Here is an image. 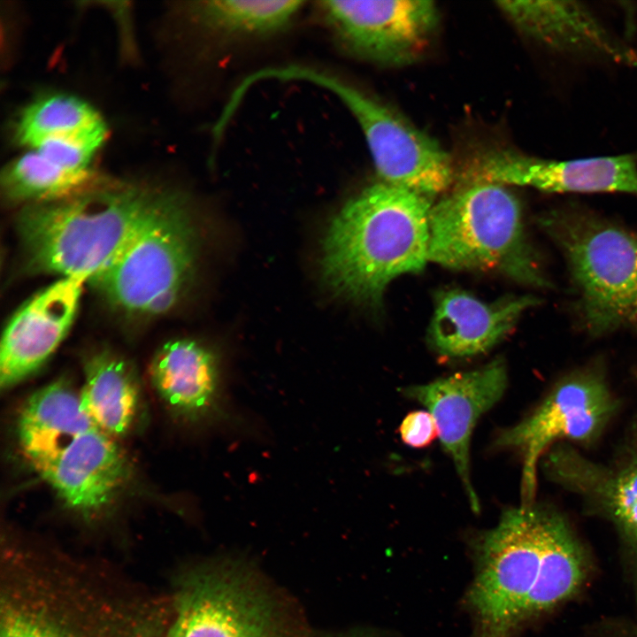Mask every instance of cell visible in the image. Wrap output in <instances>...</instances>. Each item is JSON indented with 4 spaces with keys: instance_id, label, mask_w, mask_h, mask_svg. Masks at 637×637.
Wrapping results in <instances>:
<instances>
[{
    "instance_id": "obj_5",
    "label": "cell",
    "mask_w": 637,
    "mask_h": 637,
    "mask_svg": "<svg viewBox=\"0 0 637 637\" xmlns=\"http://www.w3.org/2000/svg\"><path fill=\"white\" fill-rule=\"evenodd\" d=\"M428 261L454 270L496 271L548 288L525 232L518 198L502 184L471 181L432 205Z\"/></svg>"
},
{
    "instance_id": "obj_25",
    "label": "cell",
    "mask_w": 637,
    "mask_h": 637,
    "mask_svg": "<svg viewBox=\"0 0 637 637\" xmlns=\"http://www.w3.org/2000/svg\"><path fill=\"white\" fill-rule=\"evenodd\" d=\"M399 433L403 441L412 448L428 446L439 436L436 421L429 411H415L403 419Z\"/></svg>"
},
{
    "instance_id": "obj_4",
    "label": "cell",
    "mask_w": 637,
    "mask_h": 637,
    "mask_svg": "<svg viewBox=\"0 0 637 637\" xmlns=\"http://www.w3.org/2000/svg\"><path fill=\"white\" fill-rule=\"evenodd\" d=\"M166 191L97 178L71 196L28 204L17 221L28 268L90 280L126 247Z\"/></svg>"
},
{
    "instance_id": "obj_6",
    "label": "cell",
    "mask_w": 637,
    "mask_h": 637,
    "mask_svg": "<svg viewBox=\"0 0 637 637\" xmlns=\"http://www.w3.org/2000/svg\"><path fill=\"white\" fill-rule=\"evenodd\" d=\"M541 226L564 256L584 328H637V233L579 206L546 212Z\"/></svg>"
},
{
    "instance_id": "obj_26",
    "label": "cell",
    "mask_w": 637,
    "mask_h": 637,
    "mask_svg": "<svg viewBox=\"0 0 637 637\" xmlns=\"http://www.w3.org/2000/svg\"><path fill=\"white\" fill-rule=\"evenodd\" d=\"M626 631H624L621 633H618V635H613L612 637H637V627L635 628H627Z\"/></svg>"
},
{
    "instance_id": "obj_1",
    "label": "cell",
    "mask_w": 637,
    "mask_h": 637,
    "mask_svg": "<svg viewBox=\"0 0 637 637\" xmlns=\"http://www.w3.org/2000/svg\"><path fill=\"white\" fill-rule=\"evenodd\" d=\"M471 548L474 576L464 602L474 637H515L526 623L572 599L589 573L572 526L545 504L504 510Z\"/></svg>"
},
{
    "instance_id": "obj_14",
    "label": "cell",
    "mask_w": 637,
    "mask_h": 637,
    "mask_svg": "<svg viewBox=\"0 0 637 637\" xmlns=\"http://www.w3.org/2000/svg\"><path fill=\"white\" fill-rule=\"evenodd\" d=\"M85 282L79 278H59L13 314L1 342L2 388L34 372L54 353L75 318Z\"/></svg>"
},
{
    "instance_id": "obj_20",
    "label": "cell",
    "mask_w": 637,
    "mask_h": 637,
    "mask_svg": "<svg viewBox=\"0 0 637 637\" xmlns=\"http://www.w3.org/2000/svg\"><path fill=\"white\" fill-rule=\"evenodd\" d=\"M95 426L84 410L80 392L64 380L35 392L17 419L22 455L36 472L72 439Z\"/></svg>"
},
{
    "instance_id": "obj_9",
    "label": "cell",
    "mask_w": 637,
    "mask_h": 637,
    "mask_svg": "<svg viewBox=\"0 0 637 637\" xmlns=\"http://www.w3.org/2000/svg\"><path fill=\"white\" fill-rule=\"evenodd\" d=\"M618 406L602 365L593 364L562 378L528 416L498 434L494 446L522 459L520 505L534 503L538 463L551 446L563 440L594 441Z\"/></svg>"
},
{
    "instance_id": "obj_10",
    "label": "cell",
    "mask_w": 637,
    "mask_h": 637,
    "mask_svg": "<svg viewBox=\"0 0 637 637\" xmlns=\"http://www.w3.org/2000/svg\"><path fill=\"white\" fill-rule=\"evenodd\" d=\"M318 5L344 49L388 66H403L417 60L440 17L435 3L428 0H333Z\"/></svg>"
},
{
    "instance_id": "obj_3",
    "label": "cell",
    "mask_w": 637,
    "mask_h": 637,
    "mask_svg": "<svg viewBox=\"0 0 637 637\" xmlns=\"http://www.w3.org/2000/svg\"><path fill=\"white\" fill-rule=\"evenodd\" d=\"M430 198L383 181L350 199L323 243L322 276L337 295L376 308L389 283L428 262Z\"/></svg>"
},
{
    "instance_id": "obj_2",
    "label": "cell",
    "mask_w": 637,
    "mask_h": 637,
    "mask_svg": "<svg viewBox=\"0 0 637 637\" xmlns=\"http://www.w3.org/2000/svg\"><path fill=\"white\" fill-rule=\"evenodd\" d=\"M104 573L76 559L7 550L0 637H161L173 602Z\"/></svg>"
},
{
    "instance_id": "obj_19",
    "label": "cell",
    "mask_w": 637,
    "mask_h": 637,
    "mask_svg": "<svg viewBox=\"0 0 637 637\" xmlns=\"http://www.w3.org/2000/svg\"><path fill=\"white\" fill-rule=\"evenodd\" d=\"M154 387L178 413L200 419L219 412V375L215 355L189 339L166 342L150 367Z\"/></svg>"
},
{
    "instance_id": "obj_21",
    "label": "cell",
    "mask_w": 637,
    "mask_h": 637,
    "mask_svg": "<svg viewBox=\"0 0 637 637\" xmlns=\"http://www.w3.org/2000/svg\"><path fill=\"white\" fill-rule=\"evenodd\" d=\"M107 128L98 112L79 98L63 94L43 96L19 114L16 142L35 150L46 142H76L99 149Z\"/></svg>"
},
{
    "instance_id": "obj_17",
    "label": "cell",
    "mask_w": 637,
    "mask_h": 637,
    "mask_svg": "<svg viewBox=\"0 0 637 637\" xmlns=\"http://www.w3.org/2000/svg\"><path fill=\"white\" fill-rule=\"evenodd\" d=\"M525 36L558 53L637 65V50L617 38L586 6L573 1H499Z\"/></svg>"
},
{
    "instance_id": "obj_18",
    "label": "cell",
    "mask_w": 637,
    "mask_h": 637,
    "mask_svg": "<svg viewBox=\"0 0 637 637\" xmlns=\"http://www.w3.org/2000/svg\"><path fill=\"white\" fill-rule=\"evenodd\" d=\"M538 303L532 295L485 303L462 290L442 291L436 297L428 329L429 342L437 353L447 357L486 352L514 328L526 311Z\"/></svg>"
},
{
    "instance_id": "obj_7",
    "label": "cell",
    "mask_w": 637,
    "mask_h": 637,
    "mask_svg": "<svg viewBox=\"0 0 637 637\" xmlns=\"http://www.w3.org/2000/svg\"><path fill=\"white\" fill-rule=\"evenodd\" d=\"M196 241L186 198L167 189L135 235L90 281L121 311L163 314L175 305L191 279Z\"/></svg>"
},
{
    "instance_id": "obj_8",
    "label": "cell",
    "mask_w": 637,
    "mask_h": 637,
    "mask_svg": "<svg viewBox=\"0 0 637 637\" xmlns=\"http://www.w3.org/2000/svg\"><path fill=\"white\" fill-rule=\"evenodd\" d=\"M265 76L306 81L336 95L357 121L381 181L428 198L451 185L454 170L449 154L380 100L333 74L306 66L269 67Z\"/></svg>"
},
{
    "instance_id": "obj_12",
    "label": "cell",
    "mask_w": 637,
    "mask_h": 637,
    "mask_svg": "<svg viewBox=\"0 0 637 637\" xmlns=\"http://www.w3.org/2000/svg\"><path fill=\"white\" fill-rule=\"evenodd\" d=\"M507 382L506 365L499 358L472 371L403 389L405 396L422 403L434 418L442 447L453 460L475 512L480 510V501L471 480L472 434L480 417L501 399Z\"/></svg>"
},
{
    "instance_id": "obj_22",
    "label": "cell",
    "mask_w": 637,
    "mask_h": 637,
    "mask_svg": "<svg viewBox=\"0 0 637 637\" xmlns=\"http://www.w3.org/2000/svg\"><path fill=\"white\" fill-rule=\"evenodd\" d=\"M80 397L93 423L108 435L119 437L131 428L139 392L131 369L120 357L108 352L89 357Z\"/></svg>"
},
{
    "instance_id": "obj_16",
    "label": "cell",
    "mask_w": 637,
    "mask_h": 637,
    "mask_svg": "<svg viewBox=\"0 0 637 637\" xmlns=\"http://www.w3.org/2000/svg\"><path fill=\"white\" fill-rule=\"evenodd\" d=\"M542 463L552 481L614 524L624 543L637 554V451L606 465L561 442L546 452Z\"/></svg>"
},
{
    "instance_id": "obj_13",
    "label": "cell",
    "mask_w": 637,
    "mask_h": 637,
    "mask_svg": "<svg viewBox=\"0 0 637 637\" xmlns=\"http://www.w3.org/2000/svg\"><path fill=\"white\" fill-rule=\"evenodd\" d=\"M471 181L526 186L551 193H626L637 196V154L548 159L512 150L482 155Z\"/></svg>"
},
{
    "instance_id": "obj_11",
    "label": "cell",
    "mask_w": 637,
    "mask_h": 637,
    "mask_svg": "<svg viewBox=\"0 0 637 637\" xmlns=\"http://www.w3.org/2000/svg\"><path fill=\"white\" fill-rule=\"evenodd\" d=\"M173 604L165 637H280L269 601L241 574L191 573Z\"/></svg>"
},
{
    "instance_id": "obj_23",
    "label": "cell",
    "mask_w": 637,
    "mask_h": 637,
    "mask_svg": "<svg viewBox=\"0 0 637 637\" xmlns=\"http://www.w3.org/2000/svg\"><path fill=\"white\" fill-rule=\"evenodd\" d=\"M97 178L93 171L73 172L30 150L6 165L1 185L9 201L34 204L71 196Z\"/></svg>"
},
{
    "instance_id": "obj_15",
    "label": "cell",
    "mask_w": 637,
    "mask_h": 637,
    "mask_svg": "<svg viewBox=\"0 0 637 637\" xmlns=\"http://www.w3.org/2000/svg\"><path fill=\"white\" fill-rule=\"evenodd\" d=\"M96 426L69 441L37 474L66 506L85 516L109 507L130 478L122 449Z\"/></svg>"
},
{
    "instance_id": "obj_24",
    "label": "cell",
    "mask_w": 637,
    "mask_h": 637,
    "mask_svg": "<svg viewBox=\"0 0 637 637\" xmlns=\"http://www.w3.org/2000/svg\"><path fill=\"white\" fill-rule=\"evenodd\" d=\"M303 1L212 0L196 3L191 12L203 27L234 35H265L286 28Z\"/></svg>"
}]
</instances>
